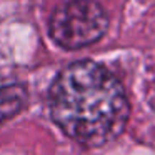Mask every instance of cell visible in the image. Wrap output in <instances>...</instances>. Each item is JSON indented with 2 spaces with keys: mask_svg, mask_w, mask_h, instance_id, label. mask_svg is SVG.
<instances>
[{
  "mask_svg": "<svg viewBox=\"0 0 155 155\" xmlns=\"http://www.w3.org/2000/svg\"><path fill=\"white\" fill-rule=\"evenodd\" d=\"M48 110L68 138L90 148L120 137L130 117L122 82L94 60L74 62L55 77Z\"/></svg>",
  "mask_w": 155,
  "mask_h": 155,
  "instance_id": "6da1fadb",
  "label": "cell"
},
{
  "mask_svg": "<svg viewBox=\"0 0 155 155\" xmlns=\"http://www.w3.org/2000/svg\"><path fill=\"white\" fill-rule=\"evenodd\" d=\"M27 102V90L18 80L0 75V124L14 118Z\"/></svg>",
  "mask_w": 155,
  "mask_h": 155,
  "instance_id": "3957f363",
  "label": "cell"
},
{
  "mask_svg": "<svg viewBox=\"0 0 155 155\" xmlns=\"http://www.w3.org/2000/svg\"><path fill=\"white\" fill-rule=\"evenodd\" d=\"M107 28L108 15L95 0H68L55 8L48 22L52 40L67 50L94 45Z\"/></svg>",
  "mask_w": 155,
  "mask_h": 155,
  "instance_id": "7a4b0ae2",
  "label": "cell"
}]
</instances>
